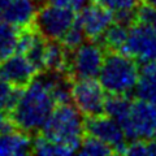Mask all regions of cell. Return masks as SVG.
Instances as JSON below:
<instances>
[{
    "label": "cell",
    "instance_id": "1",
    "mask_svg": "<svg viewBox=\"0 0 156 156\" xmlns=\"http://www.w3.org/2000/svg\"><path fill=\"white\" fill-rule=\"evenodd\" d=\"M56 107L52 96L47 74L35 76V78L23 87L17 104L11 115L16 128L26 133L41 131L47 119Z\"/></svg>",
    "mask_w": 156,
    "mask_h": 156
},
{
    "label": "cell",
    "instance_id": "2",
    "mask_svg": "<svg viewBox=\"0 0 156 156\" xmlns=\"http://www.w3.org/2000/svg\"><path fill=\"white\" fill-rule=\"evenodd\" d=\"M85 133L83 115L70 103L57 104L41 130V134L68 146L74 152H78Z\"/></svg>",
    "mask_w": 156,
    "mask_h": 156
},
{
    "label": "cell",
    "instance_id": "3",
    "mask_svg": "<svg viewBox=\"0 0 156 156\" xmlns=\"http://www.w3.org/2000/svg\"><path fill=\"white\" fill-rule=\"evenodd\" d=\"M139 78V66L124 52L111 51L105 55L98 81L109 95H130Z\"/></svg>",
    "mask_w": 156,
    "mask_h": 156
},
{
    "label": "cell",
    "instance_id": "4",
    "mask_svg": "<svg viewBox=\"0 0 156 156\" xmlns=\"http://www.w3.org/2000/svg\"><path fill=\"white\" fill-rule=\"evenodd\" d=\"M104 57L103 46L99 44L98 41L81 43L78 47L70 50L68 56V74L74 80L98 78Z\"/></svg>",
    "mask_w": 156,
    "mask_h": 156
},
{
    "label": "cell",
    "instance_id": "5",
    "mask_svg": "<svg viewBox=\"0 0 156 156\" xmlns=\"http://www.w3.org/2000/svg\"><path fill=\"white\" fill-rule=\"evenodd\" d=\"M120 125L129 140L156 138V107L136 98Z\"/></svg>",
    "mask_w": 156,
    "mask_h": 156
},
{
    "label": "cell",
    "instance_id": "6",
    "mask_svg": "<svg viewBox=\"0 0 156 156\" xmlns=\"http://www.w3.org/2000/svg\"><path fill=\"white\" fill-rule=\"evenodd\" d=\"M77 21V12L70 8L50 4L38 8L34 25L35 29L48 41L60 42L65 33Z\"/></svg>",
    "mask_w": 156,
    "mask_h": 156
},
{
    "label": "cell",
    "instance_id": "7",
    "mask_svg": "<svg viewBox=\"0 0 156 156\" xmlns=\"http://www.w3.org/2000/svg\"><path fill=\"white\" fill-rule=\"evenodd\" d=\"M107 91L98 78L76 80L72 83V100L83 116L92 117L103 115L105 109Z\"/></svg>",
    "mask_w": 156,
    "mask_h": 156
},
{
    "label": "cell",
    "instance_id": "8",
    "mask_svg": "<svg viewBox=\"0 0 156 156\" xmlns=\"http://www.w3.org/2000/svg\"><path fill=\"white\" fill-rule=\"evenodd\" d=\"M121 52L136 62H148L156 57V30L139 22L130 25L128 38Z\"/></svg>",
    "mask_w": 156,
    "mask_h": 156
},
{
    "label": "cell",
    "instance_id": "9",
    "mask_svg": "<svg viewBox=\"0 0 156 156\" xmlns=\"http://www.w3.org/2000/svg\"><path fill=\"white\" fill-rule=\"evenodd\" d=\"M85 131L87 135L95 136L107 143L116 154H122L128 143V138L121 125L105 113L89 117L85 121Z\"/></svg>",
    "mask_w": 156,
    "mask_h": 156
},
{
    "label": "cell",
    "instance_id": "10",
    "mask_svg": "<svg viewBox=\"0 0 156 156\" xmlns=\"http://www.w3.org/2000/svg\"><path fill=\"white\" fill-rule=\"evenodd\" d=\"M113 21L115 13L95 3L87 4L77 14L78 25L90 41H99Z\"/></svg>",
    "mask_w": 156,
    "mask_h": 156
},
{
    "label": "cell",
    "instance_id": "11",
    "mask_svg": "<svg viewBox=\"0 0 156 156\" xmlns=\"http://www.w3.org/2000/svg\"><path fill=\"white\" fill-rule=\"evenodd\" d=\"M37 73V69L22 53L16 52L0 61V80L14 87H26L35 78Z\"/></svg>",
    "mask_w": 156,
    "mask_h": 156
},
{
    "label": "cell",
    "instance_id": "12",
    "mask_svg": "<svg viewBox=\"0 0 156 156\" xmlns=\"http://www.w3.org/2000/svg\"><path fill=\"white\" fill-rule=\"evenodd\" d=\"M46 46H47V39L35 27L29 26L25 29H21L17 52L22 53L33 64V66L35 68L38 73L44 70L43 61H44Z\"/></svg>",
    "mask_w": 156,
    "mask_h": 156
},
{
    "label": "cell",
    "instance_id": "13",
    "mask_svg": "<svg viewBox=\"0 0 156 156\" xmlns=\"http://www.w3.org/2000/svg\"><path fill=\"white\" fill-rule=\"evenodd\" d=\"M38 8L35 0H11L0 18L18 29H25L34 23Z\"/></svg>",
    "mask_w": 156,
    "mask_h": 156
},
{
    "label": "cell",
    "instance_id": "14",
    "mask_svg": "<svg viewBox=\"0 0 156 156\" xmlns=\"http://www.w3.org/2000/svg\"><path fill=\"white\" fill-rule=\"evenodd\" d=\"M33 154L30 134L14 129L0 134V156H25Z\"/></svg>",
    "mask_w": 156,
    "mask_h": 156
},
{
    "label": "cell",
    "instance_id": "15",
    "mask_svg": "<svg viewBox=\"0 0 156 156\" xmlns=\"http://www.w3.org/2000/svg\"><path fill=\"white\" fill-rule=\"evenodd\" d=\"M134 91L136 98L156 107V64L154 60L144 62L139 69V78Z\"/></svg>",
    "mask_w": 156,
    "mask_h": 156
},
{
    "label": "cell",
    "instance_id": "16",
    "mask_svg": "<svg viewBox=\"0 0 156 156\" xmlns=\"http://www.w3.org/2000/svg\"><path fill=\"white\" fill-rule=\"evenodd\" d=\"M68 50L57 41H48L44 51V70L47 72H60L68 74Z\"/></svg>",
    "mask_w": 156,
    "mask_h": 156
},
{
    "label": "cell",
    "instance_id": "17",
    "mask_svg": "<svg viewBox=\"0 0 156 156\" xmlns=\"http://www.w3.org/2000/svg\"><path fill=\"white\" fill-rule=\"evenodd\" d=\"M21 29L0 18V61L17 52Z\"/></svg>",
    "mask_w": 156,
    "mask_h": 156
},
{
    "label": "cell",
    "instance_id": "18",
    "mask_svg": "<svg viewBox=\"0 0 156 156\" xmlns=\"http://www.w3.org/2000/svg\"><path fill=\"white\" fill-rule=\"evenodd\" d=\"M129 27V25H125L122 22L113 21L99 41H101V44L105 48H108L109 51L121 52L126 42V38H128Z\"/></svg>",
    "mask_w": 156,
    "mask_h": 156
},
{
    "label": "cell",
    "instance_id": "19",
    "mask_svg": "<svg viewBox=\"0 0 156 156\" xmlns=\"http://www.w3.org/2000/svg\"><path fill=\"white\" fill-rule=\"evenodd\" d=\"M33 154L41 156H68L76 152L68 146L55 142L43 134H39L37 138L33 139Z\"/></svg>",
    "mask_w": 156,
    "mask_h": 156
},
{
    "label": "cell",
    "instance_id": "20",
    "mask_svg": "<svg viewBox=\"0 0 156 156\" xmlns=\"http://www.w3.org/2000/svg\"><path fill=\"white\" fill-rule=\"evenodd\" d=\"M131 100L129 95H109L107 96L104 113L115 119L117 122H121L129 112Z\"/></svg>",
    "mask_w": 156,
    "mask_h": 156
},
{
    "label": "cell",
    "instance_id": "21",
    "mask_svg": "<svg viewBox=\"0 0 156 156\" xmlns=\"http://www.w3.org/2000/svg\"><path fill=\"white\" fill-rule=\"evenodd\" d=\"M78 154L85 156H107L115 154V151L107 143L101 142L100 139L87 135L83 136V139H82L80 148H78Z\"/></svg>",
    "mask_w": 156,
    "mask_h": 156
},
{
    "label": "cell",
    "instance_id": "22",
    "mask_svg": "<svg viewBox=\"0 0 156 156\" xmlns=\"http://www.w3.org/2000/svg\"><path fill=\"white\" fill-rule=\"evenodd\" d=\"M22 89L14 87L8 82L0 80V111L11 113L17 104Z\"/></svg>",
    "mask_w": 156,
    "mask_h": 156
},
{
    "label": "cell",
    "instance_id": "23",
    "mask_svg": "<svg viewBox=\"0 0 156 156\" xmlns=\"http://www.w3.org/2000/svg\"><path fill=\"white\" fill-rule=\"evenodd\" d=\"M135 22L143 23L156 30V5L152 4H142L135 8Z\"/></svg>",
    "mask_w": 156,
    "mask_h": 156
},
{
    "label": "cell",
    "instance_id": "24",
    "mask_svg": "<svg viewBox=\"0 0 156 156\" xmlns=\"http://www.w3.org/2000/svg\"><path fill=\"white\" fill-rule=\"evenodd\" d=\"M85 38H86V35H85L83 30H82L81 26L78 25V22L76 21L74 25H73L69 30L65 33V35L61 38L60 43L66 48L68 51H70V50H73V48L78 47L81 43H83Z\"/></svg>",
    "mask_w": 156,
    "mask_h": 156
},
{
    "label": "cell",
    "instance_id": "25",
    "mask_svg": "<svg viewBox=\"0 0 156 156\" xmlns=\"http://www.w3.org/2000/svg\"><path fill=\"white\" fill-rule=\"evenodd\" d=\"M50 4H55V5H60V7H66L70 8L74 12H80L81 9H83L90 0H47Z\"/></svg>",
    "mask_w": 156,
    "mask_h": 156
},
{
    "label": "cell",
    "instance_id": "26",
    "mask_svg": "<svg viewBox=\"0 0 156 156\" xmlns=\"http://www.w3.org/2000/svg\"><path fill=\"white\" fill-rule=\"evenodd\" d=\"M140 0H113V9L112 12H133L139 5Z\"/></svg>",
    "mask_w": 156,
    "mask_h": 156
},
{
    "label": "cell",
    "instance_id": "27",
    "mask_svg": "<svg viewBox=\"0 0 156 156\" xmlns=\"http://www.w3.org/2000/svg\"><path fill=\"white\" fill-rule=\"evenodd\" d=\"M17 129L16 125H14L13 120L11 115L8 112H3L0 111V134L2 133H7V131H11V130H14Z\"/></svg>",
    "mask_w": 156,
    "mask_h": 156
},
{
    "label": "cell",
    "instance_id": "28",
    "mask_svg": "<svg viewBox=\"0 0 156 156\" xmlns=\"http://www.w3.org/2000/svg\"><path fill=\"white\" fill-rule=\"evenodd\" d=\"M11 0H0V16L3 14V12L5 11V8L8 7V4Z\"/></svg>",
    "mask_w": 156,
    "mask_h": 156
},
{
    "label": "cell",
    "instance_id": "29",
    "mask_svg": "<svg viewBox=\"0 0 156 156\" xmlns=\"http://www.w3.org/2000/svg\"><path fill=\"white\" fill-rule=\"evenodd\" d=\"M146 3L152 4V5H156V0H146Z\"/></svg>",
    "mask_w": 156,
    "mask_h": 156
},
{
    "label": "cell",
    "instance_id": "30",
    "mask_svg": "<svg viewBox=\"0 0 156 156\" xmlns=\"http://www.w3.org/2000/svg\"><path fill=\"white\" fill-rule=\"evenodd\" d=\"M35 2H37V3H39V2H41V0H35Z\"/></svg>",
    "mask_w": 156,
    "mask_h": 156
},
{
    "label": "cell",
    "instance_id": "31",
    "mask_svg": "<svg viewBox=\"0 0 156 156\" xmlns=\"http://www.w3.org/2000/svg\"><path fill=\"white\" fill-rule=\"evenodd\" d=\"M154 61H155V64H156V57H155V60H154Z\"/></svg>",
    "mask_w": 156,
    "mask_h": 156
}]
</instances>
